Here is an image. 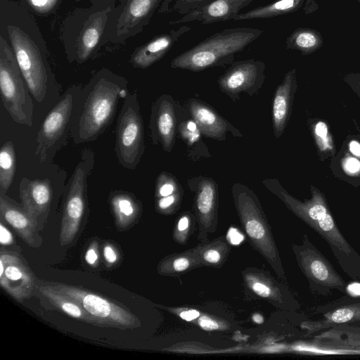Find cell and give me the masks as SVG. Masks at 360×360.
<instances>
[{
  "label": "cell",
  "mask_w": 360,
  "mask_h": 360,
  "mask_svg": "<svg viewBox=\"0 0 360 360\" xmlns=\"http://www.w3.org/2000/svg\"><path fill=\"white\" fill-rule=\"evenodd\" d=\"M107 17L105 13L94 15L82 29L77 41V56L86 60L98 45L103 34Z\"/></svg>",
  "instance_id": "cell-27"
},
{
  "label": "cell",
  "mask_w": 360,
  "mask_h": 360,
  "mask_svg": "<svg viewBox=\"0 0 360 360\" xmlns=\"http://www.w3.org/2000/svg\"><path fill=\"white\" fill-rule=\"evenodd\" d=\"M190 30V27L183 25L154 37L134 51L132 64L139 68L150 67L164 57L179 39Z\"/></svg>",
  "instance_id": "cell-22"
},
{
  "label": "cell",
  "mask_w": 360,
  "mask_h": 360,
  "mask_svg": "<svg viewBox=\"0 0 360 360\" xmlns=\"http://www.w3.org/2000/svg\"><path fill=\"white\" fill-rule=\"evenodd\" d=\"M252 319L257 323H262L263 322V317L258 314H254L252 316Z\"/></svg>",
  "instance_id": "cell-49"
},
{
  "label": "cell",
  "mask_w": 360,
  "mask_h": 360,
  "mask_svg": "<svg viewBox=\"0 0 360 360\" xmlns=\"http://www.w3.org/2000/svg\"><path fill=\"white\" fill-rule=\"evenodd\" d=\"M212 1L213 0H164L159 9V13L175 12L184 15Z\"/></svg>",
  "instance_id": "cell-34"
},
{
  "label": "cell",
  "mask_w": 360,
  "mask_h": 360,
  "mask_svg": "<svg viewBox=\"0 0 360 360\" xmlns=\"http://www.w3.org/2000/svg\"><path fill=\"white\" fill-rule=\"evenodd\" d=\"M202 266L196 248L165 257L158 264L157 271L166 276H178Z\"/></svg>",
  "instance_id": "cell-25"
},
{
  "label": "cell",
  "mask_w": 360,
  "mask_h": 360,
  "mask_svg": "<svg viewBox=\"0 0 360 360\" xmlns=\"http://www.w3.org/2000/svg\"><path fill=\"white\" fill-rule=\"evenodd\" d=\"M126 91L118 83L106 77H101L89 94L79 120L76 142L96 139L109 124L115 114L120 97Z\"/></svg>",
  "instance_id": "cell-5"
},
{
  "label": "cell",
  "mask_w": 360,
  "mask_h": 360,
  "mask_svg": "<svg viewBox=\"0 0 360 360\" xmlns=\"http://www.w3.org/2000/svg\"><path fill=\"white\" fill-rule=\"evenodd\" d=\"M266 65L263 61L249 59L233 63L219 78L220 90L233 101L240 98V94H256L265 79Z\"/></svg>",
  "instance_id": "cell-11"
},
{
  "label": "cell",
  "mask_w": 360,
  "mask_h": 360,
  "mask_svg": "<svg viewBox=\"0 0 360 360\" xmlns=\"http://www.w3.org/2000/svg\"><path fill=\"white\" fill-rule=\"evenodd\" d=\"M20 198L23 208L36 224L43 229L52 199V188L47 179L30 180L23 178L20 184Z\"/></svg>",
  "instance_id": "cell-16"
},
{
  "label": "cell",
  "mask_w": 360,
  "mask_h": 360,
  "mask_svg": "<svg viewBox=\"0 0 360 360\" xmlns=\"http://www.w3.org/2000/svg\"><path fill=\"white\" fill-rule=\"evenodd\" d=\"M253 0H213L205 6L184 15L179 20L169 22V25L198 21L207 25L226 21L239 13Z\"/></svg>",
  "instance_id": "cell-18"
},
{
  "label": "cell",
  "mask_w": 360,
  "mask_h": 360,
  "mask_svg": "<svg viewBox=\"0 0 360 360\" xmlns=\"http://www.w3.org/2000/svg\"><path fill=\"white\" fill-rule=\"evenodd\" d=\"M360 321V302L347 304L326 313L319 321H304L301 327L307 335L341 324Z\"/></svg>",
  "instance_id": "cell-24"
},
{
  "label": "cell",
  "mask_w": 360,
  "mask_h": 360,
  "mask_svg": "<svg viewBox=\"0 0 360 360\" xmlns=\"http://www.w3.org/2000/svg\"><path fill=\"white\" fill-rule=\"evenodd\" d=\"M182 110L168 94H162L153 103L150 120L151 138L154 144L170 153L173 148Z\"/></svg>",
  "instance_id": "cell-12"
},
{
  "label": "cell",
  "mask_w": 360,
  "mask_h": 360,
  "mask_svg": "<svg viewBox=\"0 0 360 360\" xmlns=\"http://www.w3.org/2000/svg\"><path fill=\"white\" fill-rule=\"evenodd\" d=\"M193 221V216L190 212H185L179 216L173 231V238L177 243L180 245L187 243Z\"/></svg>",
  "instance_id": "cell-35"
},
{
  "label": "cell",
  "mask_w": 360,
  "mask_h": 360,
  "mask_svg": "<svg viewBox=\"0 0 360 360\" xmlns=\"http://www.w3.org/2000/svg\"><path fill=\"white\" fill-rule=\"evenodd\" d=\"M0 243L2 245H9L13 243V238L10 231L0 223Z\"/></svg>",
  "instance_id": "cell-41"
},
{
  "label": "cell",
  "mask_w": 360,
  "mask_h": 360,
  "mask_svg": "<svg viewBox=\"0 0 360 360\" xmlns=\"http://www.w3.org/2000/svg\"><path fill=\"white\" fill-rule=\"evenodd\" d=\"M22 75L8 41L0 35V90L1 101L13 120L32 125L33 104Z\"/></svg>",
  "instance_id": "cell-6"
},
{
  "label": "cell",
  "mask_w": 360,
  "mask_h": 360,
  "mask_svg": "<svg viewBox=\"0 0 360 360\" xmlns=\"http://www.w3.org/2000/svg\"><path fill=\"white\" fill-rule=\"evenodd\" d=\"M143 124L136 92L124 102L117 119L115 150L120 163L134 169L144 151Z\"/></svg>",
  "instance_id": "cell-8"
},
{
  "label": "cell",
  "mask_w": 360,
  "mask_h": 360,
  "mask_svg": "<svg viewBox=\"0 0 360 360\" xmlns=\"http://www.w3.org/2000/svg\"><path fill=\"white\" fill-rule=\"evenodd\" d=\"M0 284L18 302L30 296L35 284L33 274L23 258L3 248L0 252Z\"/></svg>",
  "instance_id": "cell-15"
},
{
  "label": "cell",
  "mask_w": 360,
  "mask_h": 360,
  "mask_svg": "<svg viewBox=\"0 0 360 360\" xmlns=\"http://www.w3.org/2000/svg\"><path fill=\"white\" fill-rule=\"evenodd\" d=\"M103 255L108 264H115L117 260V255L115 249L110 245H105Z\"/></svg>",
  "instance_id": "cell-42"
},
{
  "label": "cell",
  "mask_w": 360,
  "mask_h": 360,
  "mask_svg": "<svg viewBox=\"0 0 360 360\" xmlns=\"http://www.w3.org/2000/svg\"><path fill=\"white\" fill-rule=\"evenodd\" d=\"M359 89H360V87H359Z\"/></svg>",
  "instance_id": "cell-50"
},
{
  "label": "cell",
  "mask_w": 360,
  "mask_h": 360,
  "mask_svg": "<svg viewBox=\"0 0 360 360\" xmlns=\"http://www.w3.org/2000/svg\"><path fill=\"white\" fill-rule=\"evenodd\" d=\"M320 37L311 30L299 29L287 39V48L298 49L309 53L316 49L321 44Z\"/></svg>",
  "instance_id": "cell-33"
},
{
  "label": "cell",
  "mask_w": 360,
  "mask_h": 360,
  "mask_svg": "<svg viewBox=\"0 0 360 360\" xmlns=\"http://www.w3.org/2000/svg\"><path fill=\"white\" fill-rule=\"evenodd\" d=\"M183 197V190L167 196L157 198L156 209L164 214H171L175 212L180 207Z\"/></svg>",
  "instance_id": "cell-37"
},
{
  "label": "cell",
  "mask_w": 360,
  "mask_h": 360,
  "mask_svg": "<svg viewBox=\"0 0 360 360\" xmlns=\"http://www.w3.org/2000/svg\"><path fill=\"white\" fill-rule=\"evenodd\" d=\"M73 97L66 94L45 118L37 138V153L41 155L62 135L69 121Z\"/></svg>",
  "instance_id": "cell-19"
},
{
  "label": "cell",
  "mask_w": 360,
  "mask_h": 360,
  "mask_svg": "<svg viewBox=\"0 0 360 360\" xmlns=\"http://www.w3.org/2000/svg\"><path fill=\"white\" fill-rule=\"evenodd\" d=\"M38 289L58 309L72 318L98 326L95 320L70 297L55 290L49 284L39 285Z\"/></svg>",
  "instance_id": "cell-26"
},
{
  "label": "cell",
  "mask_w": 360,
  "mask_h": 360,
  "mask_svg": "<svg viewBox=\"0 0 360 360\" xmlns=\"http://www.w3.org/2000/svg\"><path fill=\"white\" fill-rule=\"evenodd\" d=\"M53 289L76 301L96 322L98 326L122 330L140 326L139 319L124 307L78 286L48 283Z\"/></svg>",
  "instance_id": "cell-7"
},
{
  "label": "cell",
  "mask_w": 360,
  "mask_h": 360,
  "mask_svg": "<svg viewBox=\"0 0 360 360\" xmlns=\"http://www.w3.org/2000/svg\"><path fill=\"white\" fill-rule=\"evenodd\" d=\"M242 277L247 292L255 297L264 300L283 310H295L299 307L290 291L268 271L247 268L242 271Z\"/></svg>",
  "instance_id": "cell-14"
},
{
  "label": "cell",
  "mask_w": 360,
  "mask_h": 360,
  "mask_svg": "<svg viewBox=\"0 0 360 360\" xmlns=\"http://www.w3.org/2000/svg\"><path fill=\"white\" fill-rule=\"evenodd\" d=\"M28 6L38 14H47L53 11L59 0H25Z\"/></svg>",
  "instance_id": "cell-38"
},
{
  "label": "cell",
  "mask_w": 360,
  "mask_h": 360,
  "mask_svg": "<svg viewBox=\"0 0 360 360\" xmlns=\"http://www.w3.org/2000/svg\"><path fill=\"white\" fill-rule=\"evenodd\" d=\"M262 31L257 28H227L206 38L176 56L172 68L193 72L232 63L236 53L256 40Z\"/></svg>",
  "instance_id": "cell-2"
},
{
  "label": "cell",
  "mask_w": 360,
  "mask_h": 360,
  "mask_svg": "<svg viewBox=\"0 0 360 360\" xmlns=\"http://www.w3.org/2000/svg\"><path fill=\"white\" fill-rule=\"evenodd\" d=\"M304 0H277L271 4L259 6L243 13H238L233 20L272 18L295 11Z\"/></svg>",
  "instance_id": "cell-31"
},
{
  "label": "cell",
  "mask_w": 360,
  "mask_h": 360,
  "mask_svg": "<svg viewBox=\"0 0 360 360\" xmlns=\"http://www.w3.org/2000/svg\"><path fill=\"white\" fill-rule=\"evenodd\" d=\"M198 323L200 328L206 330H214L221 328V324L219 321L207 316H200Z\"/></svg>",
  "instance_id": "cell-39"
},
{
  "label": "cell",
  "mask_w": 360,
  "mask_h": 360,
  "mask_svg": "<svg viewBox=\"0 0 360 360\" xmlns=\"http://www.w3.org/2000/svg\"><path fill=\"white\" fill-rule=\"evenodd\" d=\"M1 35L10 42L29 91L36 101L41 102L48 75L44 46L34 20L20 5L1 0Z\"/></svg>",
  "instance_id": "cell-1"
},
{
  "label": "cell",
  "mask_w": 360,
  "mask_h": 360,
  "mask_svg": "<svg viewBox=\"0 0 360 360\" xmlns=\"http://www.w3.org/2000/svg\"><path fill=\"white\" fill-rule=\"evenodd\" d=\"M262 184L331 245L346 254L352 252L320 194L314 193L310 200L302 202L289 195L275 179H265Z\"/></svg>",
  "instance_id": "cell-4"
},
{
  "label": "cell",
  "mask_w": 360,
  "mask_h": 360,
  "mask_svg": "<svg viewBox=\"0 0 360 360\" xmlns=\"http://www.w3.org/2000/svg\"><path fill=\"white\" fill-rule=\"evenodd\" d=\"M243 239V236L236 229H231L227 233L226 240L229 243L237 245L240 243Z\"/></svg>",
  "instance_id": "cell-44"
},
{
  "label": "cell",
  "mask_w": 360,
  "mask_h": 360,
  "mask_svg": "<svg viewBox=\"0 0 360 360\" xmlns=\"http://www.w3.org/2000/svg\"><path fill=\"white\" fill-rule=\"evenodd\" d=\"M314 340L323 345L360 350V328L339 325L316 336Z\"/></svg>",
  "instance_id": "cell-29"
},
{
  "label": "cell",
  "mask_w": 360,
  "mask_h": 360,
  "mask_svg": "<svg viewBox=\"0 0 360 360\" xmlns=\"http://www.w3.org/2000/svg\"><path fill=\"white\" fill-rule=\"evenodd\" d=\"M350 151L355 155L360 157V144L356 141H352L349 144Z\"/></svg>",
  "instance_id": "cell-47"
},
{
  "label": "cell",
  "mask_w": 360,
  "mask_h": 360,
  "mask_svg": "<svg viewBox=\"0 0 360 360\" xmlns=\"http://www.w3.org/2000/svg\"><path fill=\"white\" fill-rule=\"evenodd\" d=\"M231 193L238 216L250 244L270 264L277 276L285 279L279 252L257 195L241 183H235Z\"/></svg>",
  "instance_id": "cell-3"
},
{
  "label": "cell",
  "mask_w": 360,
  "mask_h": 360,
  "mask_svg": "<svg viewBox=\"0 0 360 360\" xmlns=\"http://www.w3.org/2000/svg\"><path fill=\"white\" fill-rule=\"evenodd\" d=\"M85 260L90 265H94L97 262L98 252L96 243H93L89 248L85 255Z\"/></svg>",
  "instance_id": "cell-43"
},
{
  "label": "cell",
  "mask_w": 360,
  "mask_h": 360,
  "mask_svg": "<svg viewBox=\"0 0 360 360\" xmlns=\"http://www.w3.org/2000/svg\"><path fill=\"white\" fill-rule=\"evenodd\" d=\"M162 1L127 0L117 22V34L129 37L141 32Z\"/></svg>",
  "instance_id": "cell-21"
},
{
  "label": "cell",
  "mask_w": 360,
  "mask_h": 360,
  "mask_svg": "<svg viewBox=\"0 0 360 360\" xmlns=\"http://www.w3.org/2000/svg\"><path fill=\"white\" fill-rule=\"evenodd\" d=\"M298 266L307 279L316 285L342 289L345 282L330 262L314 248L304 235L301 245H293Z\"/></svg>",
  "instance_id": "cell-13"
},
{
  "label": "cell",
  "mask_w": 360,
  "mask_h": 360,
  "mask_svg": "<svg viewBox=\"0 0 360 360\" xmlns=\"http://www.w3.org/2000/svg\"><path fill=\"white\" fill-rule=\"evenodd\" d=\"M202 266L220 268L227 260L231 246L224 236L200 243L196 247Z\"/></svg>",
  "instance_id": "cell-30"
},
{
  "label": "cell",
  "mask_w": 360,
  "mask_h": 360,
  "mask_svg": "<svg viewBox=\"0 0 360 360\" xmlns=\"http://www.w3.org/2000/svg\"><path fill=\"white\" fill-rule=\"evenodd\" d=\"M295 89V70L289 71L274 93L272 102V123L274 134L279 138L283 134L290 111Z\"/></svg>",
  "instance_id": "cell-23"
},
{
  "label": "cell",
  "mask_w": 360,
  "mask_h": 360,
  "mask_svg": "<svg viewBox=\"0 0 360 360\" xmlns=\"http://www.w3.org/2000/svg\"><path fill=\"white\" fill-rule=\"evenodd\" d=\"M345 167L349 172L355 173L360 169V162L356 159L350 158L345 161Z\"/></svg>",
  "instance_id": "cell-45"
},
{
  "label": "cell",
  "mask_w": 360,
  "mask_h": 360,
  "mask_svg": "<svg viewBox=\"0 0 360 360\" xmlns=\"http://www.w3.org/2000/svg\"><path fill=\"white\" fill-rule=\"evenodd\" d=\"M181 189L175 176L167 172H162L156 181L155 196L156 198L167 196Z\"/></svg>",
  "instance_id": "cell-36"
},
{
  "label": "cell",
  "mask_w": 360,
  "mask_h": 360,
  "mask_svg": "<svg viewBox=\"0 0 360 360\" xmlns=\"http://www.w3.org/2000/svg\"><path fill=\"white\" fill-rule=\"evenodd\" d=\"M93 160L91 152L84 154L70 180L60 233L61 246L70 244L79 229L85 210L86 179Z\"/></svg>",
  "instance_id": "cell-9"
},
{
  "label": "cell",
  "mask_w": 360,
  "mask_h": 360,
  "mask_svg": "<svg viewBox=\"0 0 360 360\" xmlns=\"http://www.w3.org/2000/svg\"><path fill=\"white\" fill-rule=\"evenodd\" d=\"M189 115L199 128L202 135L217 141H224L228 133L236 137L243 134L207 103L195 98L187 103Z\"/></svg>",
  "instance_id": "cell-17"
},
{
  "label": "cell",
  "mask_w": 360,
  "mask_h": 360,
  "mask_svg": "<svg viewBox=\"0 0 360 360\" xmlns=\"http://www.w3.org/2000/svg\"><path fill=\"white\" fill-rule=\"evenodd\" d=\"M188 186L194 194V214L198 227V240L206 243L208 236L217 226L219 202L218 186L210 177L199 176L188 180Z\"/></svg>",
  "instance_id": "cell-10"
},
{
  "label": "cell",
  "mask_w": 360,
  "mask_h": 360,
  "mask_svg": "<svg viewBox=\"0 0 360 360\" xmlns=\"http://www.w3.org/2000/svg\"><path fill=\"white\" fill-rule=\"evenodd\" d=\"M0 215L1 220L8 224L29 246L37 248L41 245L42 238L33 219L23 207L4 194H0Z\"/></svg>",
  "instance_id": "cell-20"
},
{
  "label": "cell",
  "mask_w": 360,
  "mask_h": 360,
  "mask_svg": "<svg viewBox=\"0 0 360 360\" xmlns=\"http://www.w3.org/2000/svg\"><path fill=\"white\" fill-rule=\"evenodd\" d=\"M171 311L175 312L179 317L187 321L195 320L200 316V311L194 309H172Z\"/></svg>",
  "instance_id": "cell-40"
},
{
  "label": "cell",
  "mask_w": 360,
  "mask_h": 360,
  "mask_svg": "<svg viewBox=\"0 0 360 360\" xmlns=\"http://www.w3.org/2000/svg\"><path fill=\"white\" fill-rule=\"evenodd\" d=\"M315 133L320 139H325L328 134V127L323 122H319L315 127Z\"/></svg>",
  "instance_id": "cell-46"
},
{
  "label": "cell",
  "mask_w": 360,
  "mask_h": 360,
  "mask_svg": "<svg viewBox=\"0 0 360 360\" xmlns=\"http://www.w3.org/2000/svg\"><path fill=\"white\" fill-rule=\"evenodd\" d=\"M349 290V293L353 295H360V284L359 283H352L348 288Z\"/></svg>",
  "instance_id": "cell-48"
},
{
  "label": "cell",
  "mask_w": 360,
  "mask_h": 360,
  "mask_svg": "<svg viewBox=\"0 0 360 360\" xmlns=\"http://www.w3.org/2000/svg\"><path fill=\"white\" fill-rule=\"evenodd\" d=\"M110 204L116 224L122 229L133 224L141 211L137 200L133 195L127 192H115L110 196Z\"/></svg>",
  "instance_id": "cell-28"
},
{
  "label": "cell",
  "mask_w": 360,
  "mask_h": 360,
  "mask_svg": "<svg viewBox=\"0 0 360 360\" xmlns=\"http://www.w3.org/2000/svg\"><path fill=\"white\" fill-rule=\"evenodd\" d=\"M15 154L12 141L4 143L0 150V194L5 195L13 182Z\"/></svg>",
  "instance_id": "cell-32"
}]
</instances>
